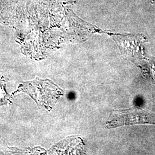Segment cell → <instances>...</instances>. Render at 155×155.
Here are the masks:
<instances>
[{
	"instance_id": "6da1fadb",
	"label": "cell",
	"mask_w": 155,
	"mask_h": 155,
	"mask_svg": "<svg viewBox=\"0 0 155 155\" xmlns=\"http://www.w3.org/2000/svg\"><path fill=\"white\" fill-rule=\"evenodd\" d=\"M21 90L29 94L38 104L48 108L54 105L63 94L61 90L49 80L37 79L23 85Z\"/></svg>"
},
{
	"instance_id": "7a4b0ae2",
	"label": "cell",
	"mask_w": 155,
	"mask_h": 155,
	"mask_svg": "<svg viewBox=\"0 0 155 155\" xmlns=\"http://www.w3.org/2000/svg\"><path fill=\"white\" fill-rule=\"evenodd\" d=\"M3 83L0 81V105L6 104L8 101V98H6V94L4 89Z\"/></svg>"
},
{
	"instance_id": "3957f363",
	"label": "cell",
	"mask_w": 155,
	"mask_h": 155,
	"mask_svg": "<svg viewBox=\"0 0 155 155\" xmlns=\"http://www.w3.org/2000/svg\"><path fill=\"white\" fill-rule=\"evenodd\" d=\"M155 1V0H152V2H154Z\"/></svg>"
}]
</instances>
